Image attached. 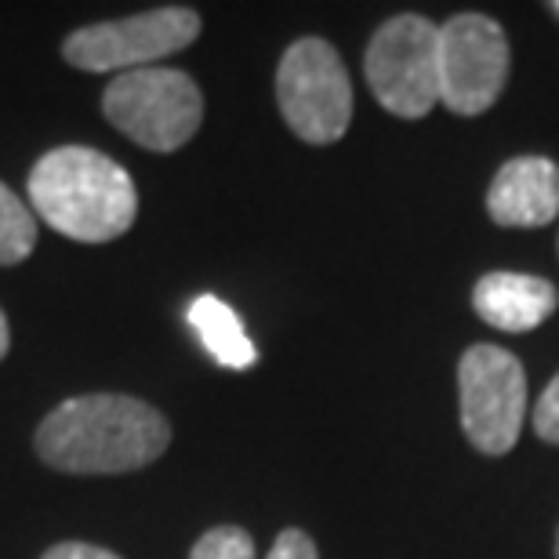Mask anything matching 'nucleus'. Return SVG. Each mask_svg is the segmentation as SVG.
I'll list each match as a JSON object with an SVG mask.
<instances>
[{
	"instance_id": "1",
	"label": "nucleus",
	"mask_w": 559,
	"mask_h": 559,
	"mask_svg": "<svg viewBox=\"0 0 559 559\" xmlns=\"http://www.w3.org/2000/svg\"><path fill=\"white\" fill-rule=\"evenodd\" d=\"M167 443L171 421L153 404L124 393L62 400L33 436L40 462L66 476L139 473L167 451Z\"/></svg>"
},
{
	"instance_id": "2",
	"label": "nucleus",
	"mask_w": 559,
	"mask_h": 559,
	"mask_svg": "<svg viewBox=\"0 0 559 559\" xmlns=\"http://www.w3.org/2000/svg\"><path fill=\"white\" fill-rule=\"evenodd\" d=\"M33 215L76 243H109L135 226L139 189L114 156L92 145H59L26 178Z\"/></svg>"
},
{
	"instance_id": "3",
	"label": "nucleus",
	"mask_w": 559,
	"mask_h": 559,
	"mask_svg": "<svg viewBox=\"0 0 559 559\" xmlns=\"http://www.w3.org/2000/svg\"><path fill=\"white\" fill-rule=\"evenodd\" d=\"M103 114L120 135L150 153L182 150L204 124V92L182 70L150 66L106 84Z\"/></svg>"
},
{
	"instance_id": "4",
	"label": "nucleus",
	"mask_w": 559,
	"mask_h": 559,
	"mask_svg": "<svg viewBox=\"0 0 559 559\" xmlns=\"http://www.w3.org/2000/svg\"><path fill=\"white\" fill-rule=\"evenodd\" d=\"M276 103L301 142H338L353 120V84L342 55L320 37L295 40L276 70Z\"/></svg>"
},
{
	"instance_id": "5",
	"label": "nucleus",
	"mask_w": 559,
	"mask_h": 559,
	"mask_svg": "<svg viewBox=\"0 0 559 559\" xmlns=\"http://www.w3.org/2000/svg\"><path fill=\"white\" fill-rule=\"evenodd\" d=\"M200 37L193 8H153L139 15L92 22L62 40V59L84 73H135L150 70L167 55L186 51Z\"/></svg>"
},
{
	"instance_id": "6",
	"label": "nucleus",
	"mask_w": 559,
	"mask_h": 559,
	"mask_svg": "<svg viewBox=\"0 0 559 559\" xmlns=\"http://www.w3.org/2000/svg\"><path fill=\"white\" fill-rule=\"evenodd\" d=\"M374 98L393 117L418 120L440 103V26L425 15H393L364 55Z\"/></svg>"
},
{
	"instance_id": "7",
	"label": "nucleus",
	"mask_w": 559,
	"mask_h": 559,
	"mask_svg": "<svg viewBox=\"0 0 559 559\" xmlns=\"http://www.w3.org/2000/svg\"><path fill=\"white\" fill-rule=\"evenodd\" d=\"M457 404L462 432L484 454H509L527 418V374L501 345L479 342L457 364Z\"/></svg>"
},
{
	"instance_id": "8",
	"label": "nucleus",
	"mask_w": 559,
	"mask_h": 559,
	"mask_svg": "<svg viewBox=\"0 0 559 559\" xmlns=\"http://www.w3.org/2000/svg\"><path fill=\"white\" fill-rule=\"evenodd\" d=\"M509 81V40L490 15L465 11L440 26V103L457 117H479Z\"/></svg>"
},
{
	"instance_id": "9",
	"label": "nucleus",
	"mask_w": 559,
	"mask_h": 559,
	"mask_svg": "<svg viewBox=\"0 0 559 559\" xmlns=\"http://www.w3.org/2000/svg\"><path fill=\"white\" fill-rule=\"evenodd\" d=\"M487 211L498 226L538 229L559 215V167L549 156H512L487 189Z\"/></svg>"
},
{
	"instance_id": "10",
	"label": "nucleus",
	"mask_w": 559,
	"mask_h": 559,
	"mask_svg": "<svg viewBox=\"0 0 559 559\" xmlns=\"http://www.w3.org/2000/svg\"><path fill=\"white\" fill-rule=\"evenodd\" d=\"M473 306L490 328L523 334L542 328L559 306V295L549 280L531 273H487L473 287Z\"/></svg>"
},
{
	"instance_id": "11",
	"label": "nucleus",
	"mask_w": 559,
	"mask_h": 559,
	"mask_svg": "<svg viewBox=\"0 0 559 559\" xmlns=\"http://www.w3.org/2000/svg\"><path fill=\"white\" fill-rule=\"evenodd\" d=\"M189 328L197 331V338L204 342V349L215 356L222 367L229 371H248L259 360V349L243 331V320L233 312L226 301L215 295H200L186 312Z\"/></svg>"
},
{
	"instance_id": "12",
	"label": "nucleus",
	"mask_w": 559,
	"mask_h": 559,
	"mask_svg": "<svg viewBox=\"0 0 559 559\" xmlns=\"http://www.w3.org/2000/svg\"><path fill=\"white\" fill-rule=\"evenodd\" d=\"M37 248V218L15 189L0 182V265L26 262Z\"/></svg>"
},
{
	"instance_id": "13",
	"label": "nucleus",
	"mask_w": 559,
	"mask_h": 559,
	"mask_svg": "<svg viewBox=\"0 0 559 559\" xmlns=\"http://www.w3.org/2000/svg\"><path fill=\"white\" fill-rule=\"evenodd\" d=\"M189 559H259L254 556V538L243 527H211L200 534Z\"/></svg>"
},
{
	"instance_id": "14",
	"label": "nucleus",
	"mask_w": 559,
	"mask_h": 559,
	"mask_svg": "<svg viewBox=\"0 0 559 559\" xmlns=\"http://www.w3.org/2000/svg\"><path fill=\"white\" fill-rule=\"evenodd\" d=\"M534 432H538L545 443L559 447V374L538 396V404H534Z\"/></svg>"
},
{
	"instance_id": "15",
	"label": "nucleus",
	"mask_w": 559,
	"mask_h": 559,
	"mask_svg": "<svg viewBox=\"0 0 559 559\" xmlns=\"http://www.w3.org/2000/svg\"><path fill=\"white\" fill-rule=\"evenodd\" d=\"M265 559H320V552H317V545H312V538L306 531L290 527L273 542V549Z\"/></svg>"
},
{
	"instance_id": "16",
	"label": "nucleus",
	"mask_w": 559,
	"mask_h": 559,
	"mask_svg": "<svg viewBox=\"0 0 559 559\" xmlns=\"http://www.w3.org/2000/svg\"><path fill=\"white\" fill-rule=\"evenodd\" d=\"M40 559H120V556L103 549V545H92V542H59Z\"/></svg>"
},
{
	"instance_id": "17",
	"label": "nucleus",
	"mask_w": 559,
	"mask_h": 559,
	"mask_svg": "<svg viewBox=\"0 0 559 559\" xmlns=\"http://www.w3.org/2000/svg\"><path fill=\"white\" fill-rule=\"evenodd\" d=\"M11 349V331H8V317H4V309H0V360L8 356Z\"/></svg>"
},
{
	"instance_id": "18",
	"label": "nucleus",
	"mask_w": 559,
	"mask_h": 559,
	"mask_svg": "<svg viewBox=\"0 0 559 559\" xmlns=\"http://www.w3.org/2000/svg\"><path fill=\"white\" fill-rule=\"evenodd\" d=\"M556 559H559V531H556Z\"/></svg>"
},
{
	"instance_id": "19",
	"label": "nucleus",
	"mask_w": 559,
	"mask_h": 559,
	"mask_svg": "<svg viewBox=\"0 0 559 559\" xmlns=\"http://www.w3.org/2000/svg\"><path fill=\"white\" fill-rule=\"evenodd\" d=\"M556 15H559V4H556Z\"/></svg>"
}]
</instances>
